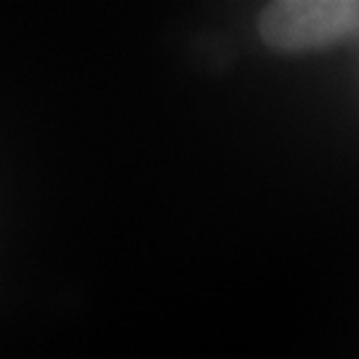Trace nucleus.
<instances>
[{"label":"nucleus","mask_w":359,"mask_h":359,"mask_svg":"<svg viewBox=\"0 0 359 359\" xmlns=\"http://www.w3.org/2000/svg\"><path fill=\"white\" fill-rule=\"evenodd\" d=\"M261 40L274 51H311L359 32L354 0H280L261 11Z\"/></svg>","instance_id":"f257e3e1"}]
</instances>
